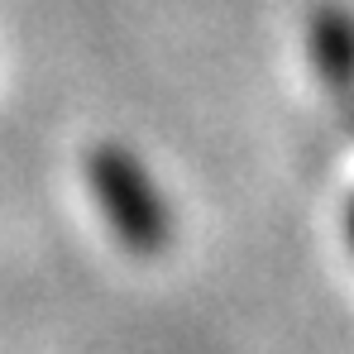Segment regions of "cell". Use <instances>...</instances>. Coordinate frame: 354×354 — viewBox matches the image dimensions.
<instances>
[{
    "instance_id": "6da1fadb",
    "label": "cell",
    "mask_w": 354,
    "mask_h": 354,
    "mask_svg": "<svg viewBox=\"0 0 354 354\" xmlns=\"http://www.w3.org/2000/svg\"><path fill=\"white\" fill-rule=\"evenodd\" d=\"M86 182H91V196L111 225V235L134 249V254H158L168 239H173V221H168V201L158 196L153 177L144 173V163L115 149V144H96L86 153Z\"/></svg>"
},
{
    "instance_id": "7a4b0ae2",
    "label": "cell",
    "mask_w": 354,
    "mask_h": 354,
    "mask_svg": "<svg viewBox=\"0 0 354 354\" xmlns=\"http://www.w3.org/2000/svg\"><path fill=\"white\" fill-rule=\"evenodd\" d=\"M311 58L321 67L330 101L354 124V19L340 5H321L311 15Z\"/></svg>"
},
{
    "instance_id": "3957f363",
    "label": "cell",
    "mask_w": 354,
    "mask_h": 354,
    "mask_svg": "<svg viewBox=\"0 0 354 354\" xmlns=\"http://www.w3.org/2000/svg\"><path fill=\"white\" fill-rule=\"evenodd\" d=\"M350 244H354V206H350Z\"/></svg>"
}]
</instances>
